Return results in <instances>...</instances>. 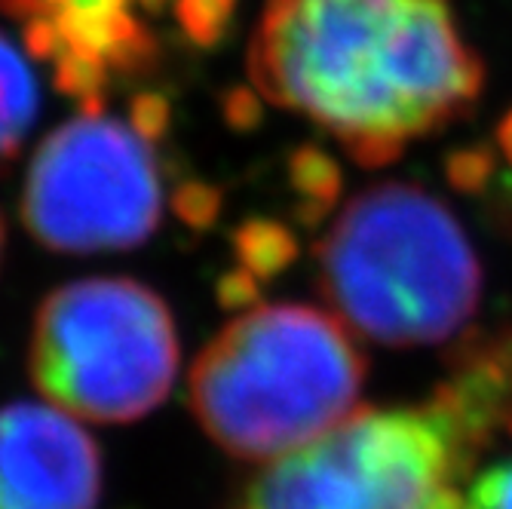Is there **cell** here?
Masks as SVG:
<instances>
[{"instance_id":"cell-1","label":"cell","mask_w":512,"mask_h":509,"mask_svg":"<svg viewBox=\"0 0 512 509\" xmlns=\"http://www.w3.org/2000/svg\"><path fill=\"white\" fill-rule=\"evenodd\" d=\"M249 77L356 163L384 166L467 114L485 65L451 0H267L249 40Z\"/></svg>"},{"instance_id":"cell-2","label":"cell","mask_w":512,"mask_h":509,"mask_svg":"<svg viewBox=\"0 0 512 509\" xmlns=\"http://www.w3.org/2000/svg\"><path fill=\"white\" fill-rule=\"evenodd\" d=\"M365 356L338 316L307 304H261L200 350L188 399L227 454L267 464L356 411Z\"/></svg>"},{"instance_id":"cell-3","label":"cell","mask_w":512,"mask_h":509,"mask_svg":"<svg viewBox=\"0 0 512 509\" xmlns=\"http://www.w3.org/2000/svg\"><path fill=\"white\" fill-rule=\"evenodd\" d=\"M319 292L356 335L424 347L479 310L482 267L451 209L417 184L353 197L316 246Z\"/></svg>"},{"instance_id":"cell-4","label":"cell","mask_w":512,"mask_h":509,"mask_svg":"<svg viewBox=\"0 0 512 509\" xmlns=\"http://www.w3.org/2000/svg\"><path fill=\"white\" fill-rule=\"evenodd\" d=\"M485 445L433 390L424 405L356 408L237 488L227 509H463Z\"/></svg>"},{"instance_id":"cell-5","label":"cell","mask_w":512,"mask_h":509,"mask_svg":"<svg viewBox=\"0 0 512 509\" xmlns=\"http://www.w3.org/2000/svg\"><path fill=\"white\" fill-rule=\"evenodd\" d=\"M28 372L37 393L77 421H138L175 384V319L154 289L126 276L65 283L34 316Z\"/></svg>"},{"instance_id":"cell-6","label":"cell","mask_w":512,"mask_h":509,"mask_svg":"<svg viewBox=\"0 0 512 509\" xmlns=\"http://www.w3.org/2000/svg\"><path fill=\"white\" fill-rule=\"evenodd\" d=\"M163 181L151 135L86 108L37 148L22 191V218L56 252H114L154 237Z\"/></svg>"},{"instance_id":"cell-7","label":"cell","mask_w":512,"mask_h":509,"mask_svg":"<svg viewBox=\"0 0 512 509\" xmlns=\"http://www.w3.org/2000/svg\"><path fill=\"white\" fill-rule=\"evenodd\" d=\"M102 451L50 402L0 405V509H96Z\"/></svg>"},{"instance_id":"cell-8","label":"cell","mask_w":512,"mask_h":509,"mask_svg":"<svg viewBox=\"0 0 512 509\" xmlns=\"http://www.w3.org/2000/svg\"><path fill=\"white\" fill-rule=\"evenodd\" d=\"M40 92L31 62L19 46L0 34V163H10L37 120Z\"/></svg>"},{"instance_id":"cell-9","label":"cell","mask_w":512,"mask_h":509,"mask_svg":"<svg viewBox=\"0 0 512 509\" xmlns=\"http://www.w3.org/2000/svg\"><path fill=\"white\" fill-rule=\"evenodd\" d=\"M463 509H512V460L488 467L463 494Z\"/></svg>"},{"instance_id":"cell-10","label":"cell","mask_w":512,"mask_h":509,"mask_svg":"<svg viewBox=\"0 0 512 509\" xmlns=\"http://www.w3.org/2000/svg\"><path fill=\"white\" fill-rule=\"evenodd\" d=\"M497 135H500V145H503V151H506V157L512 160V111L503 117V123H500V129H497Z\"/></svg>"},{"instance_id":"cell-11","label":"cell","mask_w":512,"mask_h":509,"mask_svg":"<svg viewBox=\"0 0 512 509\" xmlns=\"http://www.w3.org/2000/svg\"><path fill=\"white\" fill-rule=\"evenodd\" d=\"M0 252H4V221H0Z\"/></svg>"}]
</instances>
